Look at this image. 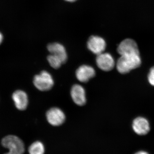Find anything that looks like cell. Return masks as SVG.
Here are the masks:
<instances>
[{"mask_svg":"<svg viewBox=\"0 0 154 154\" xmlns=\"http://www.w3.org/2000/svg\"><path fill=\"white\" fill-rule=\"evenodd\" d=\"M141 63L139 54L121 55L117 60L116 68L119 73L124 74L139 67Z\"/></svg>","mask_w":154,"mask_h":154,"instance_id":"cell-1","label":"cell"},{"mask_svg":"<svg viewBox=\"0 0 154 154\" xmlns=\"http://www.w3.org/2000/svg\"><path fill=\"white\" fill-rule=\"evenodd\" d=\"M34 86L39 91H47L52 88L54 85L52 76L48 72L43 71L39 74L34 77L33 81Z\"/></svg>","mask_w":154,"mask_h":154,"instance_id":"cell-2","label":"cell"},{"mask_svg":"<svg viewBox=\"0 0 154 154\" xmlns=\"http://www.w3.org/2000/svg\"><path fill=\"white\" fill-rule=\"evenodd\" d=\"M2 145L8 149L9 152L23 154L25 152V145L21 139L16 136L10 135L3 139Z\"/></svg>","mask_w":154,"mask_h":154,"instance_id":"cell-3","label":"cell"},{"mask_svg":"<svg viewBox=\"0 0 154 154\" xmlns=\"http://www.w3.org/2000/svg\"><path fill=\"white\" fill-rule=\"evenodd\" d=\"M117 52L121 55L139 54L137 43L131 38H125L119 45Z\"/></svg>","mask_w":154,"mask_h":154,"instance_id":"cell-4","label":"cell"},{"mask_svg":"<svg viewBox=\"0 0 154 154\" xmlns=\"http://www.w3.org/2000/svg\"><path fill=\"white\" fill-rule=\"evenodd\" d=\"M46 116L48 123L54 126H60L66 119L64 113L58 107H53L48 110Z\"/></svg>","mask_w":154,"mask_h":154,"instance_id":"cell-5","label":"cell"},{"mask_svg":"<svg viewBox=\"0 0 154 154\" xmlns=\"http://www.w3.org/2000/svg\"><path fill=\"white\" fill-rule=\"evenodd\" d=\"M87 46L90 51L97 55L104 52L106 48V42L100 36H92L88 39Z\"/></svg>","mask_w":154,"mask_h":154,"instance_id":"cell-6","label":"cell"},{"mask_svg":"<svg viewBox=\"0 0 154 154\" xmlns=\"http://www.w3.org/2000/svg\"><path fill=\"white\" fill-rule=\"evenodd\" d=\"M96 63L100 69L105 72L111 71L115 66L114 59L108 53L103 52L97 55Z\"/></svg>","mask_w":154,"mask_h":154,"instance_id":"cell-7","label":"cell"},{"mask_svg":"<svg viewBox=\"0 0 154 154\" xmlns=\"http://www.w3.org/2000/svg\"><path fill=\"white\" fill-rule=\"evenodd\" d=\"M77 79L81 82L86 83L96 75L94 68L87 65H83L77 69L75 73Z\"/></svg>","mask_w":154,"mask_h":154,"instance_id":"cell-8","label":"cell"},{"mask_svg":"<svg viewBox=\"0 0 154 154\" xmlns=\"http://www.w3.org/2000/svg\"><path fill=\"white\" fill-rule=\"evenodd\" d=\"M71 96L75 104L79 106H83L87 102L86 92L82 86L75 85L71 90Z\"/></svg>","mask_w":154,"mask_h":154,"instance_id":"cell-9","label":"cell"},{"mask_svg":"<svg viewBox=\"0 0 154 154\" xmlns=\"http://www.w3.org/2000/svg\"><path fill=\"white\" fill-rule=\"evenodd\" d=\"M12 99L18 110H25L28 107V96L24 91L21 90L15 91L12 95Z\"/></svg>","mask_w":154,"mask_h":154,"instance_id":"cell-10","label":"cell"},{"mask_svg":"<svg viewBox=\"0 0 154 154\" xmlns=\"http://www.w3.org/2000/svg\"><path fill=\"white\" fill-rule=\"evenodd\" d=\"M132 128L134 132L140 135L146 134L150 131L149 122L143 117L136 118L133 122Z\"/></svg>","mask_w":154,"mask_h":154,"instance_id":"cell-11","label":"cell"},{"mask_svg":"<svg viewBox=\"0 0 154 154\" xmlns=\"http://www.w3.org/2000/svg\"><path fill=\"white\" fill-rule=\"evenodd\" d=\"M47 49L51 54L57 56L59 57L63 63L66 62L67 60V54L63 45L60 43L54 42L48 44Z\"/></svg>","mask_w":154,"mask_h":154,"instance_id":"cell-12","label":"cell"},{"mask_svg":"<svg viewBox=\"0 0 154 154\" xmlns=\"http://www.w3.org/2000/svg\"><path fill=\"white\" fill-rule=\"evenodd\" d=\"M29 154H45V147L44 144L39 141L33 143L29 147Z\"/></svg>","mask_w":154,"mask_h":154,"instance_id":"cell-13","label":"cell"},{"mask_svg":"<svg viewBox=\"0 0 154 154\" xmlns=\"http://www.w3.org/2000/svg\"><path fill=\"white\" fill-rule=\"evenodd\" d=\"M47 60L51 66L54 69H59L63 64L62 61L59 57L52 54H50L48 56Z\"/></svg>","mask_w":154,"mask_h":154,"instance_id":"cell-14","label":"cell"},{"mask_svg":"<svg viewBox=\"0 0 154 154\" xmlns=\"http://www.w3.org/2000/svg\"><path fill=\"white\" fill-rule=\"evenodd\" d=\"M148 78L149 83L152 86H154V74L149 72Z\"/></svg>","mask_w":154,"mask_h":154,"instance_id":"cell-15","label":"cell"},{"mask_svg":"<svg viewBox=\"0 0 154 154\" xmlns=\"http://www.w3.org/2000/svg\"><path fill=\"white\" fill-rule=\"evenodd\" d=\"M135 154H149L147 152L143 151H141L138 152L136 153Z\"/></svg>","mask_w":154,"mask_h":154,"instance_id":"cell-16","label":"cell"},{"mask_svg":"<svg viewBox=\"0 0 154 154\" xmlns=\"http://www.w3.org/2000/svg\"><path fill=\"white\" fill-rule=\"evenodd\" d=\"M3 40V36L2 34L0 32V44L2 43Z\"/></svg>","mask_w":154,"mask_h":154,"instance_id":"cell-17","label":"cell"},{"mask_svg":"<svg viewBox=\"0 0 154 154\" xmlns=\"http://www.w3.org/2000/svg\"><path fill=\"white\" fill-rule=\"evenodd\" d=\"M5 154H23L21 153H19L14 152H8L7 153Z\"/></svg>","mask_w":154,"mask_h":154,"instance_id":"cell-18","label":"cell"},{"mask_svg":"<svg viewBox=\"0 0 154 154\" xmlns=\"http://www.w3.org/2000/svg\"><path fill=\"white\" fill-rule=\"evenodd\" d=\"M150 72L154 74V66L151 69L150 71Z\"/></svg>","mask_w":154,"mask_h":154,"instance_id":"cell-19","label":"cell"},{"mask_svg":"<svg viewBox=\"0 0 154 154\" xmlns=\"http://www.w3.org/2000/svg\"><path fill=\"white\" fill-rule=\"evenodd\" d=\"M65 1L69 2H75L77 0H65Z\"/></svg>","mask_w":154,"mask_h":154,"instance_id":"cell-20","label":"cell"}]
</instances>
